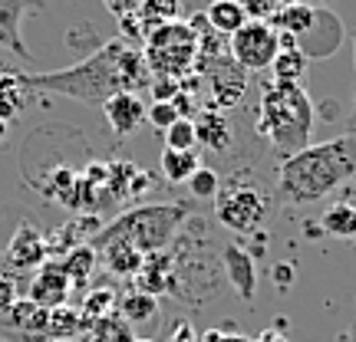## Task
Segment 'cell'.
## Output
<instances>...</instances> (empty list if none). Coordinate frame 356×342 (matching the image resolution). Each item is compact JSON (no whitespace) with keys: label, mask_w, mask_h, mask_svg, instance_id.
I'll list each match as a JSON object with an SVG mask.
<instances>
[{"label":"cell","mask_w":356,"mask_h":342,"mask_svg":"<svg viewBox=\"0 0 356 342\" xmlns=\"http://www.w3.org/2000/svg\"><path fill=\"white\" fill-rule=\"evenodd\" d=\"M60 264H63L66 277H70L73 287H86L89 277H92V270H96V264H99V254L92 250V243H79L70 254L60 257Z\"/></svg>","instance_id":"22"},{"label":"cell","mask_w":356,"mask_h":342,"mask_svg":"<svg viewBox=\"0 0 356 342\" xmlns=\"http://www.w3.org/2000/svg\"><path fill=\"white\" fill-rule=\"evenodd\" d=\"M353 63H356V33H353Z\"/></svg>","instance_id":"41"},{"label":"cell","mask_w":356,"mask_h":342,"mask_svg":"<svg viewBox=\"0 0 356 342\" xmlns=\"http://www.w3.org/2000/svg\"><path fill=\"white\" fill-rule=\"evenodd\" d=\"M26 92H50L66 99L86 102L99 109L115 92H136L152 86V69L145 63L139 46L126 40H109L99 50H92L86 60L53 69V73H20Z\"/></svg>","instance_id":"1"},{"label":"cell","mask_w":356,"mask_h":342,"mask_svg":"<svg viewBox=\"0 0 356 342\" xmlns=\"http://www.w3.org/2000/svg\"><path fill=\"white\" fill-rule=\"evenodd\" d=\"M270 73L274 79L270 83H284V86H297L307 73V53L297 46V50H277L274 63H270Z\"/></svg>","instance_id":"23"},{"label":"cell","mask_w":356,"mask_h":342,"mask_svg":"<svg viewBox=\"0 0 356 342\" xmlns=\"http://www.w3.org/2000/svg\"><path fill=\"white\" fill-rule=\"evenodd\" d=\"M136 13H139V20L145 24V30L152 33L155 26L178 20V13H181V0H139Z\"/></svg>","instance_id":"25"},{"label":"cell","mask_w":356,"mask_h":342,"mask_svg":"<svg viewBox=\"0 0 356 342\" xmlns=\"http://www.w3.org/2000/svg\"><path fill=\"white\" fill-rule=\"evenodd\" d=\"M113 309H115V290L113 287H96V290H89V296L83 300V319H86V326L89 323H96V319H106V316H113Z\"/></svg>","instance_id":"27"},{"label":"cell","mask_w":356,"mask_h":342,"mask_svg":"<svg viewBox=\"0 0 356 342\" xmlns=\"http://www.w3.org/2000/svg\"><path fill=\"white\" fill-rule=\"evenodd\" d=\"M198 73L208 76V109L225 112L231 105H238L244 99V92H248V73L231 56H221L215 63L202 66Z\"/></svg>","instance_id":"8"},{"label":"cell","mask_w":356,"mask_h":342,"mask_svg":"<svg viewBox=\"0 0 356 342\" xmlns=\"http://www.w3.org/2000/svg\"><path fill=\"white\" fill-rule=\"evenodd\" d=\"M317 17H320V7H310V3H304V0H297V3H284V7L274 13L270 26L300 40V37H307V33L314 30Z\"/></svg>","instance_id":"18"},{"label":"cell","mask_w":356,"mask_h":342,"mask_svg":"<svg viewBox=\"0 0 356 342\" xmlns=\"http://www.w3.org/2000/svg\"><path fill=\"white\" fill-rule=\"evenodd\" d=\"M168 102H172V109L178 112V119H191V115L198 112V109H195V99H191L188 89H178V92H175V96H172Z\"/></svg>","instance_id":"33"},{"label":"cell","mask_w":356,"mask_h":342,"mask_svg":"<svg viewBox=\"0 0 356 342\" xmlns=\"http://www.w3.org/2000/svg\"><path fill=\"white\" fill-rule=\"evenodd\" d=\"M7 266L13 273H30V270H40V266L50 260V250H47V237L40 234L37 228L30 224H20L13 230L10 243H7V254H3Z\"/></svg>","instance_id":"10"},{"label":"cell","mask_w":356,"mask_h":342,"mask_svg":"<svg viewBox=\"0 0 356 342\" xmlns=\"http://www.w3.org/2000/svg\"><path fill=\"white\" fill-rule=\"evenodd\" d=\"M188 188H191V194H195V198H215L218 194V188H221V181H218V175L215 171H211V168H198V171H195V175L188 178Z\"/></svg>","instance_id":"29"},{"label":"cell","mask_w":356,"mask_h":342,"mask_svg":"<svg viewBox=\"0 0 356 342\" xmlns=\"http://www.w3.org/2000/svg\"><path fill=\"white\" fill-rule=\"evenodd\" d=\"M109 10L115 13V17H126V13H136V7H139V0H102Z\"/></svg>","instance_id":"36"},{"label":"cell","mask_w":356,"mask_h":342,"mask_svg":"<svg viewBox=\"0 0 356 342\" xmlns=\"http://www.w3.org/2000/svg\"><path fill=\"white\" fill-rule=\"evenodd\" d=\"M191 122H195V139L202 142L204 148H211V152H228L231 148V142H234V126H231V119L225 112L204 105Z\"/></svg>","instance_id":"15"},{"label":"cell","mask_w":356,"mask_h":342,"mask_svg":"<svg viewBox=\"0 0 356 342\" xmlns=\"http://www.w3.org/2000/svg\"><path fill=\"white\" fill-rule=\"evenodd\" d=\"M43 7H47L43 0H0V46L26 60L30 50H26V43H24L20 24H24L26 13H37Z\"/></svg>","instance_id":"13"},{"label":"cell","mask_w":356,"mask_h":342,"mask_svg":"<svg viewBox=\"0 0 356 342\" xmlns=\"http://www.w3.org/2000/svg\"><path fill=\"white\" fill-rule=\"evenodd\" d=\"M145 63L152 69V76L165 79H185L195 73V30L181 20L155 26L145 37Z\"/></svg>","instance_id":"5"},{"label":"cell","mask_w":356,"mask_h":342,"mask_svg":"<svg viewBox=\"0 0 356 342\" xmlns=\"http://www.w3.org/2000/svg\"><path fill=\"white\" fill-rule=\"evenodd\" d=\"M20 300V290H17V280L10 273H0V319L10 313V306Z\"/></svg>","instance_id":"32"},{"label":"cell","mask_w":356,"mask_h":342,"mask_svg":"<svg viewBox=\"0 0 356 342\" xmlns=\"http://www.w3.org/2000/svg\"><path fill=\"white\" fill-rule=\"evenodd\" d=\"M47 323H50V309H43L24 296L0 319V336L17 342H47Z\"/></svg>","instance_id":"9"},{"label":"cell","mask_w":356,"mask_h":342,"mask_svg":"<svg viewBox=\"0 0 356 342\" xmlns=\"http://www.w3.org/2000/svg\"><path fill=\"white\" fill-rule=\"evenodd\" d=\"M284 3H297V0H284ZM307 3V0H304ZM314 3H323V0H310V7H314Z\"/></svg>","instance_id":"40"},{"label":"cell","mask_w":356,"mask_h":342,"mask_svg":"<svg viewBox=\"0 0 356 342\" xmlns=\"http://www.w3.org/2000/svg\"><path fill=\"white\" fill-rule=\"evenodd\" d=\"M337 342H343V336H340V339H337Z\"/></svg>","instance_id":"43"},{"label":"cell","mask_w":356,"mask_h":342,"mask_svg":"<svg viewBox=\"0 0 356 342\" xmlns=\"http://www.w3.org/2000/svg\"><path fill=\"white\" fill-rule=\"evenodd\" d=\"M136 342H152V339H136Z\"/></svg>","instance_id":"42"},{"label":"cell","mask_w":356,"mask_h":342,"mask_svg":"<svg viewBox=\"0 0 356 342\" xmlns=\"http://www.w3.org/2000/svg\"><path fill=\"white\" fill-rule=\"evenodd\" d=\"M198 168H202V162H198L195 152H168V148L162 152V175L172 185H188V178Z\"/></svg>","instance_id":"26"},{"label":"cell","mask_w":356,"mask_h":342,"mask_svg":"<svg viewBox=\"0 0 356 342\" xmlns=\"http://www.w3.org/2000/svg\"><path fill=\"white\" fill-rule=\"evenodd\" d=\"M317 230L323 237H333V241H356V204H330L317 217Z\"/></svg>","instance_id":"17"},{"label":"cell","mask_w":356,"mask_h":342,"mask_svg":"<svg viewBox=\"0 0 356 342\" xmlns=\"http://www.w3.org/2000/svg\"><path fill=\"white\" fill-rule=\"evenodd\" d=\"M248 20H261V24H270L274 13L284 7V0H241Z\"/></svg>","instance_id":"30"},{"label":"cell","mask_w":356,"mask_h":342,"mask_svg":"<svg viewBox=\"0 0 356 342\" xmlns=\"http://www.w3.org/2000/svg\"><path fill=\"white\" fill-rule=\"evenodd\" d=\"M353 135H356V128H353Z\"/></svg>","instance_id":"44"},{"label":"cell","mask_w":356,"mask_h":342,"mask_svg":"<svg viewBox=\"0 0 356 342\" xmlns=\"http://www.w3.org/2000/svg\"><path fill=\"white\" fill-rule=\"evenodd\" d=\"M119 306V319L126 326H149V323H159V300L152 293H142V290H129L126 296L115 300Z\"/></svg>","instance_id":"19"},{"label":"cell","mask_w":356,"mask_h":342,"mask_svg":"<svg viewBox=\"0 0 356 342\" xmlns=\"http://www.w3.org/2000/svg\"><path fill=\"white\" fill-rule=\"evenodd\" d=\"M188 214L191 204H142L132 211H122L113 224L99 228V234L89 243L102 247L109 241H126L145 257L162 254V250H168V243L175 241V234L188 221Z\"/></svg>","instance_id":"4"},{"label":"cell","mask_w":356,"mask_h":342,"mask_svg":"<svg viewBox=\"0 0 356 342\" xmlns=\"http://www.w3.org/2000/svg\"><path fill=\"white\" fill-rule=\"evenodd\" d=\"M26 105V89L20 83V73L17 69H0V119L10 122L24 112Z\"/></svg>","instance_id":"21"},{"label":"cell","mask_w":356,"mask_h":342,"mask_svg":"<svg viewBox=\"0 0 356 342\" xmlns=\"http://www.w3.org/2000/svg\"><path fill=\"white\" fill-rule=\"evenodd\" d=\"M221 264H225V277H228L231 290L241 296L244 303H254V290H257V257L241 247V243H231L225 257H221Z\"/></svg>","instance_id":"14"},{"label":"cell","mask_w":356,"mask_h":342,"mask_svg":"<svg viewBox=\"0 0 356 342\" xmlns=\"http://www.w3.org/2000/svg\"><path fill=\"white\" fill-rule=\"evenodd\" d=\"M257 135L274 145V152L291 158L300 148L310 145V128H314V105L307 89L284 86V83H264L261 89V105H257Z\"/></svg>","instance_id":"3"},{"label":"cell","mask_w":356,"mask_h":342,"mask_svg":"<svg viewBox=\"0 0 356 342\" xmlns=\"http://www.w3.org/2000/svg\"><path fill=\"white\" fill-rule=\"evenodd\" d=\"M218 342H254V339H248V336H241V332H221V339Z\"/></svg>","instance_id":"37"},{"label":"cell","mask_w":356,"mask_h":342,"mask_svg":"<svg viewBox=\"0 0 356 342\" xmlns=\"http://www.w3.org/2000/svg\"><path fill=\"white\" fill-rule=\"evenodd\" d=\"M165 342H198V332H195V326H191L188 319H178Z\"/></svg>","instance_id":"35"},{"label":"cell","mask_w":356,"mask_h":342,"mask_svg":"<svg viewBox=\"0 0 356 342\" xmlns=\"http://www.w3.org/2000/svg\"><path fill=\"white\" fill-rule=\"evenodd\" d=\"M70 290H73V283L66 277L63 264H60V260H47L40 270H33L26 300H33V303L43 306V309H56V306H66Z\"/></svg>","instance_id":"11"},{"label":"cell","mask_w":356,"mask_h":342,"mask_svg":"<svg viewBox=\"0 0 356 342\" xmlns=\"http://www.w3.org/2000/svg\"><path fill=\"white\" fill-rule=\"evenodd\" d=\"M267 201L254 185L231 181L215 194V217L234 234H257V228L267 221Z\"/></svg>","instance_id":"6"},{"label":"cell","mask_w":356,"mask_h":342,"mask_svg":"<svg viewBox=\"0 0 356 342\" xmlns=\"http://www.w3.org/2000/svg\"><path fill=\"white\" fill-rule=\"evenodd\" d=\"M3 135H7V122L0 119V139H3Z\"/></svg>","instance_id":"39"},{"label":"cell","mask_w":356,"mask_h":342,"mask_svg":"<svg viewBox=\"0 0 356 342\" xmlns=\"http://www.w3.org/2000/svg\"><path fill=\"white\" fill-rule=\"evenodd\" d=\"M92 250L102 257V264H106V270L113 277H122V280H136V273L145 264V254H139L126 241H109V243H102V247H92Z\"/></svg>","instance_id":"16"},{"label":"cell","mask_w":356,"mask_h":342,"mask_svg":"<svg viewBox=\"0 0 356 342\" xmlns=\"http://www.w3.org/2000/svg\"><path fill=\"white\" fill-rule=\"evenodd\" d=\"M343 342H356V326H350V330L343 332Z\"/></svg>","instance_id":"38"},{"label":"cell","mask_w":356,"mask_h":342,"mask_svg":"<svg viewBox=\"0 0 356 342\" xmlns=\"http://www.w3.org/2000/svg\"><path fill=\"white\" fill-rule=\"evenodd\" d=\"M228 56L241 66L244 73L270 69L274 56H277V30L270 24H261V20H248L228 40Z\"/></svg>","instance_id":"7"},{"label":"cell","mask_w":356,"mask_h":342,"mask_svg":"<svg viewBox=\"0 0 356 342\" xmlns=\"http://www.w3.org/2000/svg\"><path fill=\"white\" fill-rule=\"evenodd\" d=\"M83 330H86L83 313L70 309V306H56V309H50V323H47V339L50 342L73 339V336H79Z\"/></svg>","instance_id":"24"},{"label":"cell","mask_w":356,"mask_h":342,"mask_svg":"<svg viewBox=\"0 0 356 342\" xmlns=\"http://www.w3.org/2000/svg\"><path fill=\"white\" fill-rule=\"evenodd\" d=\"M162 135H165L168 152H195V145H198V139H195V122H191V119H178L175 126L165 128Z\"/></svg>","instance_id":"28"},{"label":"cell","mask_w":356,"mask_h":342,"mask_svg":"<svg viewBox=\"0 0 356 342\" xmlns=\"http://www.w3.org/2000/svg\"><path fill=\"white\" fill-rule=\"evenodd\" d=\"M204 20H208V26H211L215 33L231 40L244 24H248V13H244L241 0H211L208 10H204Z\"/></svg>","instance_id":"20"},{"label":"cell","mask_w":356,"mask_h":342,"mask_svg":"<svg viewBox=\"0 0 356 342\" xmlns=\"http://www.w3.org/2000/svg\"><path fill=\"white\" fill-rule=\"evenodd\" d=\"M350 178H356V135L307 145L297 155L284 158L277 168L274 194L284 207H304L320 198L343 188Z\"/></svg>","instance_id":"2"},{"label":"cell","mask_w":356,"mask_h":342,"mask_svg":"<svg viewBox=\"0 0 356 342\" xmlns=\"http://www.w3.org/2000/svg\"><path fill=\"white\" fill-rule=\"evenodd\" d=\"M293 277H297V264H293V260L277 264L274 270H270V280H274V287H277V290H287V287L293 283Z\"/></svg>","instance_id":"34"},{"label":"cell","mask_w":356,"mask_h":342,"mask_svg":"<svg viewBox=\"0 0 356 342\" xmlns=\"http://www.w3.org/2000/svg\"><path fill=\"white\" fill-rule=\"evenodd\" d=\"M102 115H106V122L113 128L119 139H126L132 132H139L145 126V112H149V105L136 96V92H115L109 99L99 105Z\"/></svg>","instance_id":"12"},{"label":"cell","mask_w":356,"mask_h":342,"mask_svg":"<svg viewBox=\"0 0 356 342\" xmlns=\"http://www.w3.org/2000/svg\"><path fill=\"white\" fill-rule=\"evenodd\" d=\"M145 122H152L159 132H165L178 122V112L172 109V102H152L149 105V112H145Z\"/></svg>","instance_id":"31"}]
</instances>
